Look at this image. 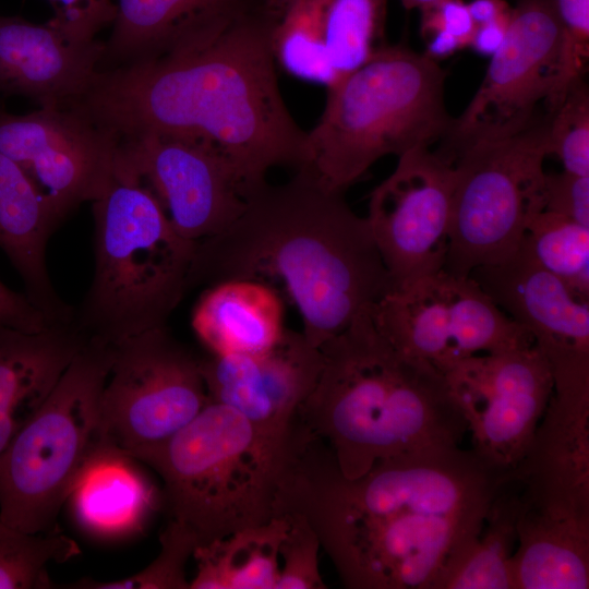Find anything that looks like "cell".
<instances>
[{
	"label": "cell",
	"instance_id": "obj_1",
	"mask_svg": "<svg viewBox=\"0 0 589 589\" xmlns=\"http://www.w3.org/2000/svg\"><path fill=\"white\" fill-rule=\"evenodd\" d=\"M507 476L459 445L384 458L348 479L320 442L294 430L276 512L305 517L348 589H436Z\"/></svg>",
	"mask_w": 589,
	"mask_h": 589
},
{
	"label": "cell",
	"instance_id": "obj_2",
	"mask_svg": "<svg viewBox=\"0 0 589 589\" xmlns=\"http://www.w3.org/2000/svg\"><path fill=\"white\" fill-rule=\"evenodd\" d=\"M263 4L180 51L100 71L75 107L120 141L157 134L201 143L233 169L248 196L275 167L298 169L306 131L281 96Z\"/></svg>",
	"mask_w": 589,
	"mask_h": 589
},
{
	"label": "cell",
	"instance_id": "obj_3",
	"mask_svg": "<svg viewBox=\"0 0 589 589\" xmlns=\"http://www.w3.org/2000/svg\"><path fill=\"white\" fill-rule=\"evenodd\" d=\"M230 279L280 284L318 349L394 289L366 218L302 170L266 181L228 228L196 243L189 288Z\"/></svg>",
	"mask_w": 589,
	"mask_h": 589
},
{
	"label": "cell",
	"instance_id": "obj_4",
	"mask_svg": "<svg viewBox=\"0 0 589 589\" xmlns=\"http://www.w3.org/2000/svg\"><path fill=\"white\" fill-rule=\"evenodd\" d=\"M320 350L321 370L296 425L330 453L344 477L399 454L460 445L467 425L444 374L398 351L372 312Z\"/></svg>",
	"mask_w": 589,
	"mask_h": 589
},
{
	"label": "cell",
	"instance_id": "obj_5",
	"mask_svg": "<svg viewBox=\"0 0 589 589\" xmlns=\"http://www.w3.org/2000/svg\"><path fill=\"white\" fill-rule=\"evenodd\" d=\"M445 80V71L426 55L386 45L327 88L296 170L345 193L380 158L430 146L446 135L453 120Z\"/></svg>",
	"mask_w": 589,
	"mask_h": 589
},
{
	"label": "cell",
	"instance_id": "obj_6",
	"mask_svg": "<svg viewBox=\"0 0 589 589\" xmlns=\"http://www.w3.org/2000/svg\"><path fill=\"white\" fill-rule=\"evenodd\" d=\"M93 216L94 274L73 324L112 346L166 326L189 289L196 243L175 230L140 181L116 177Z\"/></svg>",
	"mask_w": 589,
	"mask_h": 589
},
{
	"label": "cell",
	"instance_id": "obj_7",
	"mask_svg": "<svg viewBox=\"0 0 589 589\" xmlns=\"http://www.w3.org/2000/svg\"><path fill=\"white\" fill-rule=\"evenodd\" d=\"M287 445L209 400L168 441L133 457L161 478V506L200 545L277 516Z\"/></svg>",
	"mask_w": 589,
	"mask_h": 589
},
{
	"label": "cell",
	"instance_id": "obj_8",
	"mask_svg": "<svg viewBox=\"0 0 589 589\" xmlns=\"http://www.w3.org/2000/svg\"><path fill=\"white\" fill-rule=\"evenodd\" d=\"M115 346L87 338L33 418L0 454V520L55 533L83 465L103 442L100 400Z\"/></svg>",
	"mask_w": 589,
	"mask_h": 589
},
{
	"label": "cell",
	"instance_id": "obj_9",
	"mask_svg": "<svg viewBox=\"0 0 589 589\" xmlns=\"http://www.w3.org/2000/svg\"><path fill=\"white\" fill-rule=\"evenodd\" d=\"M548 119L513 136L474 144L455 161L444 268L469 276L512 257L534 215L544 211Z\"/></svg>",
	"mask_w": 589,
	"mask_h": 589
},
{
	"label": "cell",
	"instance_id": "obj_10",
	"mask_svg": "<svg viewBox=\"0 0 589 589\" xmlns=\"http://www.w3.org/2000/svg\"><path fill=\"white\" fill-rule=\"evenodd\" d=\"M562 29L552 0H522L513 9L502 46L438 151L450 163L468 147L530 128L538 106L552 111L564 96Z\"/></svg>",
	"mask_w": 589,
	"mask_h": 589
},
{
	"label": "cell",
	"instance_id": "obj_11",
	"mask_svg": "<svg viewBox=\"0 0 589 589\" xmlns=\"http://www.w3.org/2000/svg\"><path fill=\"white\" fill-rule=\"evenodd\" d=\"M209 402L196 357L166 326L115 346L100 400L105 443L134 456L160 445Z\"/></svg>",
	"mask_w": 589,
	"mask_h": 589
},
{
	"label": "cell",
	"instance_id": "obj_12",
	"mask_svg": "<svg viewBox=\"0 0 589 589\" xmlns=\"http://www.w3.org/2000/svg\"><path fill=\"white\" fill-rule=\"evenodd\" d=\"M372 316L398 351L442 374L473 356L534 345L472 277L445 269L393 289Z\"/></svg>",
	"mask_w": 589,
	"mask_h": 589
},
{
	"label": "cell",
	"instance_id": "obj_13",
	"mask_svg": "<svg viewBox=\"0 0 589 589\" xmlns=\"http://www.w3.org/2000/svg\"><path fill=\"white\" fill-rule=\"evenodd\" d=\"M444 376L470 432L473 453L496 471L512 473L553 392L545 356L536 345L482 353Z\"/></svg>",
	"mask_w": 589,
	"mask_h": 589
},
{
	"label": "cell",
	"instance_id": "obj_14",
	"mask_svg": "<svg viewBox=\"0 0 589 589\" xmlns=\"http://www.w3.org/2000/svg\"><path fill=\"white\" fill-rule=\"evenodd\" d=\"M121 141L73 105L0 111V153L17 163L60 223L95 202L118 175Z\"/></svg>",
	"mask_w": 589,
	"mask_h": 589
},
{
	"label": "cell",
	"instance_id": "obj_15",
	"mask_svg": "<svg viewBox=\"0 0 589 589\" xmlns=\"http://www.w3.org/2000/svg\"><path fill=\"white\" fill-rule=\"evenodd\" d=\"M455 182V165L419 146L372 190L365 218L394 289L444 268Z\"/></svg>",
	"mask_w": 589,
	"mask_h": 589
},
{
	"label": "cell",
	"instance_id": "obj_16",
	"mask_svg": "<svg viewBox=\"0 0 589 589\" xmlns=\"http://www.w3.org/2000/svg\"><path fill=\"white\" fill-rule=\"evenodd\" d=\"M118 177L140 181L161 204L175 230L200 242L228 228L248 193L231 166L212 148L144 134L122 140Z\"/></svg>",
	"mask_w": 589,
	"mask_h": 589
},
{
	"label": "cell",
	"instance_id": "obj_17",
	"mask_svg": "<svg viewBox=\"0 0 589 589\" xmlns=\"http://www.w3.org/2000/svg\"><path fill=\"white\" fill-rule=\"evenodd\" d=\"M321 365V350L302 332L287 328L265 350L200 358L209 400L235 409L281 445L288 444Z\"/></svg>",
	"mask_w": 589,
	"mask_h": 589
},
{
	"label": "cell",
	"instance_id": "obj_18",
	"mask_svg": "<svg viewBox=\"0 0 589 589\" xmlns=\"http://www.w3.org/2000/svg\"><path fill=\"white\" fill-rule=\"evenodd\" d=\"M510 474L524 509L589 524V376L553 378L545 411Z\"/></svg>",
	"mask_w": 589,
	"mask_h": 589
},
{
	"label": "cell",
	"instance_id": "obj_19",
	"mask_svg": "<svg viewBox=\"0 0 589 589\" xmlns=\"http://www.w3.org/2000/svg\"><path fill=\"white\" fill-rule=\"evenodd\" d=\"M386 7L387 0H299L274 27L276 64L329 88L387 45Z\"/></svg>",
	"mask_w": 589,
	"mask_h": 589
},
{
	"label": "cell",
	"instance_id": "obj_20",
	"mask_svg": "<svg viewBox=\"0 0 589 589\" xmlns=\"http://www.w3.org/2000/svg\"><path fill=\"white\" fill-rule=\"evenodd\" d=\"M494 303L526 329L552 371L589 365V301L521 249L470 274Z\"/></svg>",
	"mask_w": 589,
	"mask_h": 589
},
{
	"label": "cell",
	"instance_id": "obj_21",
	"mask_svg": "<svg viewBox=\"0 0 589 589\" xmlns=\"http://www.w3.org/2000/svg\"><path fill=\"white\" fill-rule=\"evenodd\" d=\"M104 52L105 44L56 23L0 16V89L69 106L94 85Z\"/></svg>",
	"mask_w": 589,
	"mask_h": 589
},
{
	"label": "cell",
	"instance_id": "obj_22",
	"mask_svg": "<svg viewBox=\"0 0 589 589\" xmlns=\"http://www.w3.org/2000/svg\"><path fill=\"white\" fill-rule=\"evenodd\" d=\"M254 7L253 0H118L101 70L180 51Z\"/></svg>",
	"mask_w": 589,
	"mask_h": 589
},
{
	"label": "cell",
	"instance_id": "obj_23",
	"mask_svg": "<svg viewBox=\"0 0 589 589\" xmlns=\"http://www.w3.org/2000/svg\"><path fill=\"white\" fill-rule=\"evenodd\" d=\"M60 224L24 169L0 153V249L51 326L73 324L75 313L58 294L47 266L48 241Z\"/></svg>",
	"mask_w": 589,
	"mask_h": 589
},
{
	"label": "cell",
	"instance_id": "obj_24",
	"mask_svg": "<svg viewBox=\"0 0 589 589\" xmlns=\"http://www.w3.org/2000/svg\"><path fill=\"white\" fill-rule=\"evenodd\" d=\"M67 502L84 532L116 541L144 530L161 506V490L140 460L101 442L83 465Z\"/></svg>",
	"mask_w": 589,
	"mask_h": 589
},
{
	"label": "cell",
	"instance_id": "obj_25",
	"mask_svg": "<svg viewBox=\"0 0 589 589\" xmlns=\"http://www.w3.org/2000/svg\"><path fill=\"white\" fill-rule=\"evenodd\" d=\"M86 340L74 324L40 332L0 325V454L37 412Z\"/></svg>",
	"mask_w": 589,
	"mask_h": 589
},
{
	"label": "cell",
	"instance_id": "obj_26",
	"mask_svg": "<svg viewBox=\"0 0 589 589\" xmlns=\"http://www.w3.org/2000/svg\"><path fill=\"white\" fill-rule=\"evenodd\" d=\"M283 312L274 287L230 279L206 287L193 309L191 325L211 354L252 353L280 339L286 329Z\"/></svg>",
	"mask_w": 589,
	"mask_h": 589
},
{
	"label": "cell",
	"instance_id": "obj_27",
	"mask_svg": "<svg viewBox=\"0 0 589 589\" xmlns=\"http://www.w3.org/2000/svg\"><path fill=\"white\" fill-rule=\"evenodd\" d=\"M510 568L513 589H588L589 524L520 506Z\"/></svg>",
	"mask_w": 589,
	"mask_h": 589
},
{
	"label": "cell",
	"instance_id": "obj_28",
	"mask_svg": "<svg viewBox=\"0 0 589 589\" xmlns=\"http://www.w3.org/2000/svg\"><path fill=\"white\" fill-rule=\"evenodd\" d=\"M288 527L285 515L195 548L196 572L190 589H275L279 549Z\"/></svg>",
	"mask_w": 589,
	"mask_h": 589
},
{
	"label": "cell",
	"instance_id": "obj_29",
	"mask_svg": "<svg viewBox=\"0 0 589 589\" xmlns=\"http://www.w3.org/2000/svg\"><path fill=\"white\" fill-rule=\"evenodd\" d=\"M520 491L508 474L479 533L444 570L436 589H513L510 560L517 545Z\"/></svg>",
	"mask_w": 589,
	"mask_h": 589
},
{
	"label": "cell",
	"instance_id": "obj_30",
	"mask_svg": "<svg viewBox=\"0 0 589 589\" xmlns=\"http://www.w3.org/2000/svg\"><path fill=\"white\" fill-rule=\"evenodd\" d=\"M518 248L589 301V227L542 211L529 221Z\"/></svg>",
	"mask_w": 589,
	"mask_h": 589
},
{
	"label": "cell",
	"instance_id": "obj_31",
	"mask_svg": "<svg viewBox=\"0 0 589 589\" xmlns=\"http://www.w3.org/2000/svg\"><path fill=\"white\" fill-rule=\"evenodd\" d=\"M80 553L64 534L28 533L0 520V589L51 588L47 566Z\"/></svg>",
	"mask_w": 589,
	"mask_h": 589
},
{
	"label": "cell",
	"instance_id": "obj_32",
	"mask_svg": "<svg viewBox=\"0 0 589 589\" xmlns=\"http://www.w3.org/2000/svg\"><path fill=\"white\" fill-rule=\"evenodd\" d=\"M159 540L160 551L158 555L139 573L112 581L83 578L71 587L89 589H190L185 567L199 545L196 537L183 525L169 519Z\"/></svg>",
	"mask_w": 589,
	"mask_h": 589
},
{
	"label": "cell",
	"instance_id": "obj_33",
	"mask_svg": "<svg viewBox=\"0 0 589 589\" xmlns=\"http://www.w3.org/2000/svg\"><path fill=\"white\" fill-rule=\"evenodd\" d=\"M546 147L549 155L560 158L565 171L589 176V89L582 77L570 83L550 111Z\"/></svg>",
	"mask_w": 589,
	"mask_h": 589
},
{
	"label": "cell",
	"instance_id": "obj_34",
	"mask_svg": "<svg viewBox=\"0 0 589 589\" xmlns=\"http://www.w3.org/2000/svg\"><path fill=\"white\" fill-rule=\"evenodd\" d=\"M288 527L279 549V574L275 589H325L320 572L321 542L300 514L285 513Z\"/></svg>",
	"mask_w": 589,
	"mask_h": 589
},
{
	"label": "cell",
	"instance_id": "obj_35",
	"mask_svg": "<svg viewBox=\"0 0 589 589\" xmlns=\"http://www.w3.org/2000/svg\"><path fill=\"white\" fill-rule=\"evenodd\" d=\"M562 29L563 89L582 77L589 59V0H552Z\"/></svg>",
	"mask_w": 589,
	"mask_h": 589
},
{
	"label": "cell",
	"instance_id": "obj_36",
	"mask_svg": "<svg viewBox=\"0 0 589 589\" xmlns=\"http://www.w3.org/2000/svg\"><path fill=\"white\" fill-rule=\"evenodd\" d=\"M544 211L589 227V176L546 173Z\"/></svg>",
	"mask_w": 589,
	"mask_h": 589
},
{
	"label": "cell",
	"instance_id": "obj_37",
	"mask_svg": "<svg viewBox=\"0 0 589 589\" xmlns=\"http://www.w3.org/2000/svg\"><path fill=\"white\" fill-rule=\"evenodd\" d=\"M422 37L436 32H445L456 37L464 48H470L476 24L462 0H437L421 9Z\"/></svg>",
	"mask_w": 589,
	"mask_h": 589
},
{
	"label": "cell",
	"instance_id": "obj_38",
	"mask_svg": "<svg viewBox=\"0 0 589 589\" xmlns=\"http://www.w3.org/2000/svg\"><path fill=\"white\" fill-rule=\"evenodd\" d=\"M0 325L25 332H40L51 326L25 293L12 290L1 280Z\"/></svg>",
	"mask_w": 589,
	"mask_h": 589
},
{
	"label": "cell",
	"instance_id": "obj_39",
	"mask_svg": "<svg viewBox=\"0 0 589 589\" xmlns=\"http://www.w3.org/2000/svg\"><path fill=\"white\" fill-rule=\"evenodd\" d=\"M61 3L58 25L77 34L93 36L94 26L107 14L105 0H52Z\"/></svg>",
	"mask_w": 589,
	"mask_h": 589
},
{
	"label": "cell",
	"instance_id": "obj_40",
	"mask_svg": "<svg viewBox=\"0 0 589 589\" xmlns=\"http://www.w3.org/2000/svg\"><path fill=\"white\" fill-rule=\"evenodd\" d=\"M512 12L491 22L478 25L470 48L480 55L492 56L505 39Z\"/></svg>",
	"mask_w": 589,
	"mask_h": 589
},
{
	"label": "cell",
	"instance_id": "obj_41",
	"mask_svg": "<svg viewBox=\"0 0 589 589\" xmlns=\"http://www.w3.org/2000/svg\"><path fill=\"white\" fill-rule=\"evenodd\" d=\"M467 5L476 26L506 15L513 9L505 0H471Z\"/></svg>",
	"mask_w": 589,
	"mask_h": 589
},
{
	"label": "cell",
	"instance_id": "obj_42",
	"mask_svg": "<svg viewBox=\"0 0 589 589\" xmlns=\"http://www.w3.org/2000/svg\"><path fill=\"white\" fill-rule=\"evenodd\" d=\"M298 1L299 0H263V7L266 12L278 22Z\"/></svg>",
	"mask_w": 589,
	"mask_h": 589
}]
</instances>
